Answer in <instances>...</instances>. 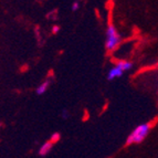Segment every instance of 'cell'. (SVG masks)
Listing matches in <instances>:
<instances>
[{
  "mask_svg": "<svg viewBox=\"0 0 158 158\" xmlns=\"http://www.w3.org/2000/svg\"><path fill=\"white\" fill-rule=\"evenodd\" d=\"M152 125L150 124H140L128 135L126 139V145H132V144H139L145 139L146 136L149 133Z\"/></svg>",
  "mask_w": 158,
  "mask_h": 158,
  "instance_id": "1",
  "label": "cell"
},
{
  "mask_svg": "<svg viewBox=\"0 0 158 158\" xmlns=\"http://www.w3.org/2000/svg\"><path fill=\"white\" fill-rule=\"evenodd\" d=\"M121 35L117 32V30L115 29V27L110 24L106 30V40H105V48L106 50L113 51L116 48L118 47V44L121 43Z\"/></svg>",
  "mask_w": 158,
  "mask_h": 158,
  "instance_id": "2",
  "label": "cell"
},
{
  "mask_svg": "<svg viewBox=\"0 0 158 158\" xmlns=\"http://www.w3.org/2000/svg\"><path fill=\"white\" fill-rule=\"evenodd\" d=\"M124 71L122 70L119 66L116 65L115 68H113L111 71L108 72V75H107V80L108 81H113L114 79H117V77H121L123 75Z\"/></svg>",
  "mask_w": 158,
  "mask_h": 158,
  "instance_id": "3",
  "label": "cell"
},
{
  "mask_svg": "<svg viewBox=\"0 0 158 158\" xmlns=\"http://www.w3.org/2000/svg\"><path fill=\"white\" fill-rule=\"evenodd\" d=\"M52 146H53V143L51 142H47V143H44L41 147H40V149H39V155L40 156H45V155H48V154L50 153L51 152V149H52Z\"/></svg>",
  "mask_w": 158,
  "mask_h": 158,
  "instance_id": "4",
  "label": "cell"
},
{
  "mask_svg": "<svg viewBox=\"0 0 158 158\" xmlns=\"http://www.w3.org/2000/svg\"><path fill=\"white\" fill-rule=\"evenodd\" d=\"M49 85H50V82L49 81H45V82H43L42 84H40L37 89V94L38 95L44 94V93L47 92L48 89H49Z\"/></svg>",
  "mask_w": 158,
  "mask_h": 158,
  "instance_id": "5",
  "label": "cell"
},
{
  "mask_svg": "<svg viewBox=\"0 0 158 158\" xmlns=\"http://www.w3.org/2000/svg\"><path fill=\"white\" fill-rule=\"evenodd\" d=\"M117 66H119L123 71H129L133 68V63L132 62H128V61H119L118 63H117Z\"/></svg>",
  "mask_w": 158,
  "mask_h": 158,
  "instance_id": "6",
  "label": "cell"
},
{
  "mask_svg": "<svg viewBox=\"0 0 158 158\" xmlns=\"http://www.w3.org/2000/svg\"><path fill=\"white\" fill-rule=\"evenodd\" d=\"M59 137H60V136H59V134H58V133H56V134H53L52 138H51V142H52L53 144H54V142H56V140L59 139Z\"/></svg>",
  "mask_w": 158,
  "mask_h": 158,
  "instance_id": "7",
  "label": "cell"
},
{
  "mask_svg": "<svg viewBox=\"0 0 158 158\" xmlns=\"http://www.w3.org/2000/svg\"><path fill=\"white\" fill-rule=\"evenodd\" d=\"M80 8V5L77 2H73V5H72V10L73 11H77V9Z\"/></svg>",
  "mask_w": 158,
  "mask_h": 158,
  "instance_id": "8",
  "label": "cell"
},
{
  "mask_svg": "<svg viewBox=\"0 0 158 158\" xmlns=\"http://www.w3.org/2000/svg\"><path fill=\"white\" fill-rule=\"evenodd\" d=\"M59 32V27H54L53 28V33H58Z\"/></svg>",
  "mask_w": 158,
  "mask_h": 158,
  "instance_id": "9",
  "label": "cell"
}]
</instances>
